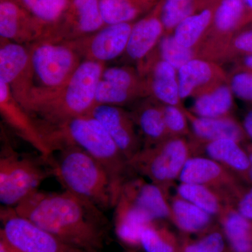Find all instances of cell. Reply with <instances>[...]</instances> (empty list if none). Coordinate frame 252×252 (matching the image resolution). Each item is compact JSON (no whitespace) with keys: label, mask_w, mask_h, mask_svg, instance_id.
<instances>
[{"label":"cell","mask_w":252,"mask_h":252,"mask_svg":"<svg viewBox=\"0 0 252 252\" xmlns=\"http://www.w3.org/2000/svg\"><path fill=\"white\" fill-rule=\"evenodd\" d=\"M14 209L20 216L71 246L88 252L103 248L105 236L100 210L67 190H36Z\"/></svg>","instance_id":"obj_1"},{"label":"cell","mask_w":252,"mask_h":252,"mask_svg":"<svg viewBox=\"0 0 252 252\" xmlns=\"http://www.w3.org/2000/svg\"><path fill=\"white\" fill-rule=\"evenodd\" d=\"M105 68L104 63L83 61L64 85L54 89L35 86L23 108L48 124L88 115L94 106L96 89Z\"/></svg>","instance_id":"obj_2"},{"label":"cell","mask_w":252,"mask_h":252,"mask_svg":"<svg viewBox=\"0 0 252 252\" xmlns=\"http://www.w3.org/2000/svg\"><path fill=\"white\" fill-rule=\"evenodd\" d=\"M35 121L53 152L60 146L72 144L84 149L98 160L110 176L119 198L124 182L135 173L107 131L97 119L88 114L58 124Z\"/></svg>","instance_id":"obj_3"},{"label":"cell","mask_w":252,"mask_h":252,"mask_svg":"<svg viewBox=\"0 0 252 252\" xmlns=\"http://www.w3.org/2000/svg\"><path fill=\"white\" fill-rule=\"evenodd\" d=\"M48 163L64 190L100 210L118 200L110 176L103 165L84 149L64 144L55 149Z\"/></svg>","instance_id":"obj_4"},{"label":"cell","mask_w":252,"mask_h":252,"mask_svg":"<svg viewBox=\"0 0 252 252\" xmlns=\"http://www.w3.org/2000/svg\"><path fill=\"white\" fill-rule=\"evenodd\" d=\"M192 157L190 142L184 137H169L157 145L143 147L128 164L135 174L148 179L169 197L170 189Z\"/></svg>","instance_id":"obj_5"},{"label":"cell","mask_w":252,"mask_h":252,"mask_svg":"<svg viewBox=\"0 0 252 252\" xmlns=\"http://www.w3.org/2000/svg\"><path fill=\"white\" fill-rule=\"evenodd\" d=\"M44 159L21 155L4 144L0 156V201L4 207H14L38 190L41 184L53 175Z\"/></svg>","instance_id":"obj_6"},{"label":"cell","mask_w":252,"mask_h":252,"mask_svg":"<svg viewBox=\"0 0 252 252\" xmlns=\"http://www.w3.org/2000/svg\"><path fill=\"white\" fill-rule=\"evenodd\" d=\"M36 86L54 89L67 82L82 60L64 42L39 40L28 45Z\"/></svg>","instance_id":"obj_7"},{"label":"cell","mask_w":252,"mask_h":252,"mask_svg":"<svg viewBox=\"0 0 252 252\" xmlns=\"http://www.w3.org/2000/svg\"><path fill=\"white\" fill-rule=\"evenodd\" d=\"M0 238L14 252H88L64 243L34 222L20 216L14 207H1Z\"/></svg>","instance_id":"obj_8"},{"label":"cell","mask_w":252,"mask_h":252,"mask_svg":"<svg viewBox=\"0 0 252 252\" xmlns=\"http://www.w3.org/2000/svg\"><path fill=\"white\" fill-rule=\"evenodd\" d=\"M179 181L208 187L220 193L227 205L233 206L239 194L248 185L218 162L203 156L189 159Z\"/></svg>","instance_id":"obj_9"},{"label":"cell","mask_w":252,"mask_h":252,"mask_svg":"<svg viewBox=\"0 0 252 252\" xmlns=\"http://www.w3.org/2000/svg\"><path fill=\"white\" fill-rule=\"evenodd\" d=\"M0 81L7 84L23 107L35 87L34 71L28 46L0 39Z\"/></svg>","instance_id":"obj_10"},{"label":"cell","mask_w":252,"mask_h":252,"mask_svg":"<svg viewBox=\"0 0 252 252\" xmlns=\"http://www.w3.org/2000/svg\"><path fill=\"white\" fill-rule=\"evenodd\" d=\"M133 25L134 23L107 25L89 35L64 42L82 61L108 62L126 52Z\"/></svg>","instance_id":"obj_11"},{"label":"cell","mask_w":252,"mask_h":252,"mask_svg":"<svg viewBox=\"0 0 252 252\" xmlns=\"http://www.w3.org/2000/svg\"><path fill=\"white\" fill-rule=\"evenodd\" d=\"M100 0H70L62 19L48 30L41 40L64 42L92 34L105 26Z\"/></svg>","instance_id":"obj_12"},{"label":"cell","mask_w":252,"mask_h":252,"mask_svg":"<svg viewBox=\"0 0 252 252\" xmlns=\"http://www.w3.org/2000/svg\"><path fill=\"white\" fill-rule=\"evenodd\" d=\"M0 114L1 119L23 140L36 149L49 162L52 149L44 140L35 120L16 100L7 84L0 81Z\"/></svg>","instance_id":"obj_13"},{"label":"cell","mask_w":252,"mask_h":252,"mask_svg":"<svg viewBox=\"0 0 252 252\" xmlns=\"http://www.w3.org/2000/svg\"><path fill=\"white\" fill-rule=\"evenodd\" d=\"M89 115L103 126L127 161L142 149L130 113L119 106L97 104Z\"/></svg>","instance_id":"obj_14"},{"label":"cell","mask_w":252,"mask_h":252,"mask_svg":"<svg viewBox=\"0 0 252 252\" xmlns=\"http://www.w3.org/2000/svg\"><path fill=\"white\" fill-rule=\"evenodd\" d=\"M46 28L14 0L0 1V38L30 45L41 40Z\"/></svg>","instance_id":"obj_15"},{"label":"cell","mask_w":252,"mask_h":252,"mask_svg":"<svg viewBox=\"0 0 252 252\" xmlns=\"http://www.w3.org/2000/svg\"><path fill=\"white\" fill-rule=\"evenodd\" d=\"M119 195L127 199L154 221L170 220L169 197L158 187L144 180L142 176L135 175L127 179L123 185Z\"/></svg>","instance_id":"obj_16"},{"label":"cell","mask_w":252,"mask_h":252,"mask_svg":"<svg viewBox=\"0 0 252 252\" xmlns=\"http://www.w3.org/2000/svg\"><path fill=\"white\" fill-rule=\"evenodd\" d=\"M190 142L193 157L203 156L210 158L234 174L244 183L251 185L250 157L246 149L241 144L230 139L202 144Z\"/></svg>","instance_id":"obj_17"},{"label":"cell","mask_w":252,"mask_h":252,"mask_svg":"<svg viewBox=\"0 0 252 252\" xmlns=\"http://www.w3.org/2000/svg\"><path fill=\"white\" fill-rule=\"evenodd\" d=\"M162 0L144 18L134 23L126 53L133 61L144 59L157 44L165 31L160 18Z\"/></svg>","instance_id":"obj_18"},{"label":"cell","mask_w":252,"mask_h":252,"mask_svg":"<svg viewBox=\"0 0 252 252\" xmlns=\"http://www.w3.org/2000/svg\"><path fill=\"white\" fill-rule=\"evenodd\" d=\"M191 126L195 144H202L224 139L243 144L248 140L243 124L230 117L204 118L186 112Z\"/></svg>","instance_id":"obj_19"},{"label":"cell","mask_w":252,"mask_h":252,"mask_svg":"<svg viewBox=\"0 0 252 252\" xmlns=\"http://www.w3.org/2000/svg\"><path fill=\"white\" fill-rule=\"evenodd\" d=\"M114 220L118 238L123 243L132 247L141 246V237L144 230L154 221L121 195L114 206Z\"/></svg>","instance_id":"obj_20"},{"label":"cell","mask_w":252,"mask_h":252,"mask_svg":"<svg viewBox=\"0 0 252 252\" xmlns=\"http://www.w3.org/2000/svg\"><path fill=\"white\" fill-rule=\"evenodd\" d=\"M230 252L252 251V220H248L233 205H225L217 216Z\"/></svg>","instance_id":"obj_21"},{"label":"cell","mask_w":252,"mask_h":252,"mask_svg":"<svg viewBox=\"0 0 252 252\" xmlns=\"http://www.w3.org/2000/svg\"><path fill=\"white\" fill-rule=\"evenodd\" d=\"M169 202L170 220L184 234H200L214 225L213 216L177 194Z\"/></svg>","instance_id":"obj_22"},{"label":"cell","mask_w":252,"mask_h":252,"mask_svg":"<svg viewBox=\"0 0 252 252\" xmlns=\"http://www.w3.org/2000/svg\"><path fill=\"white\" fill-rule=\"evenodd\" d=\"M220 0H206L201 9L184 20L174 30L173 36L181 45H195L207 28L212 25L214 15Z\"/></svg>","instance_id":"obj_23"},{"label":"cell","mask_w":252,"mask_h":252,"mask_svg":"<svg viewBox=\"0 0 252 252\" xmlns=\"http://www.w3.org/2000/svg\"><path fill=\"white\" fill-rule=\"evenodd\" d=\"M135 125L144 137L145 146L152 147L168 139L162 107L146 103L130 113Z\"/></svg>","instance_id":"obj_24"},{"label":"cell","mask_w":252,"mask_h":252,"mask_svg":"<svg viewBox=\"0 0 252 252\" xmlns=\"http://www.w3.org/2000/svg\"><path fill=\"white\" fill-rule=\"evenodd\" d=\"M160 0H100V10L106 26L132 23L149 12Z\"/></svg>","instance_id":"obj_25"},{"label":"cell","mask_w":252,"mask_h":252,"mask_svg":"<svg viewBox=\"0 0 252 252\" xmlns=\"http://www.w3.org/2000/svg\"><path fill=\"white\" fill-rule=\"evenodd\" d=\"M149 88L154 97L165 105L179 107L181 97L177 69L168 63L161 60L154 65Z\"/></svg>","instance_id":"obj_26"},{"label":"cell","mask_w":252,"mask_h":252,"mask_svg":"<svg viewBox=\"0 0 252 252\" xmlns=\"http://www.w3.org/2000/svg\"><path fill=\"white\" fill-rule=\"evenodd\" d=\"M233 104V92L230 88L220 86L212 92L199 96L194 102L193 110L197 117H228Z\"/></svg>","instance_id":"obj_27"},{"label":"cell","mask_w":252,"mask_h":252,"mask_svg":"<svg viewBox=\"0 0 252 252\" xmlns=\"http://www.w3.org/2000/svg\"><path fill=\"white\" fill-rule=\"evenodd\" d=\"M177 194L214 217H217L227 205L220 193L197 184L180 182L177 188Z\"/></svg>","instance_id":"obj_28"},{"label":"cell","mask_w":252,"mask_h":252,"mask_svg":"<svg viewBox=\"0 0 252 252\" xmlns=\"http://www.w3.org/2000/svg\"><path fill=\"white\" fill-rule=\"evenodd\" d=\"M177 71L181 99L187 98L195 89L210 82L213 75L211 65L200 59L190 60Z\"/></svg>","instance_id":"obj_29"},{"label":"cell","mask_w":252,"mask_h":252,"mask_svg":"<svg viewBox=\"0 0 252 252\" xmlns=\"http://www.w3.org/2000/svg\"><path fill=\"white\" fill-rule=\"evenodd\" d=\"M48 30L56 26L65 14L70 0H14ZM46 33V32H45Z\"/></svg>","instance_id":"obj_30"},{"label":"cell","mask_w":252,"mask_h":252,"mask_svg":"<svg viewBox=\"0 0 252 252\" xmlns=\"http://www.w3.org/2000/svg\"><path fill=\"white\" fill-rule=\"evenodd\" d=\"M248 23L244 0H220L214 15V28L220 32L234 31Z\"/></svg>","instance_id":"obj_31"},{"label":"cell","mask_w":252,"mask_h":252,"mask_svg":"<svg viewBox=\"0 0 252 252\" xmlns=\"http://www.w3.org/2000/svg\"><path fill=\"white\" fill-rule=\"evenodd\" d=\"M158 221L146 227L141 237V246L146 252H179L180 242L177 237Z\"/></svg>","instance_id":"obj_32"},{"label":"cell","mask_w":252,"mask_h":252,"mask_svg":"<svg viewBox=\"0 0 252 252\" xmlns=\"http://www.w3.org/2000/svg\"><path fill=\"white\" fill-rule=\"evenodd\" d=\"M198 238H184L179 252H227L226 240L220 225H212Z\"/></svg>","instance_id":"obj_33"},{"label":"cell","mask_w":252,"mask_h":252,"mask_svg":"<svg viewBox=\"0 0 252 252\" xmlns=\"http://www.w3.org/2000/svg\"><path fill=\"white\" fill-rule=\"evenodd\" d=\"M206 0H162L160 18L166 31L175 30L181 22L201 9Z\"/></svg>","instance_id":"obj_34"},{"label":"cell","mask_w":252,"mask_h":252,"mask_svg":"<svg viewBox=\"0 0 252 252\" xmlns=\"http://www.w3.org/2000/svg\"><path fill=\"white\" fill-rule=\"evenodd\" d=\"M132 91L126 90L109 81L100 79L96 89L94 106L97 104L120 106L138 97Z\"/></svg>","instance_id":"obj_35"},{"label":"cell","mask_w":252,"mask_h":252,"mask_svg":"<svg viewBox=\"0 0 252 252\" xmlns=\"http://www.w3.org/2000/svg\"><path fill=\"white\" fill-rule=\"evenodd\" d=\"M159 49L162 61L168 63L177 70L193 59L192 49L181 45L173 35L164 36L160 41Z\"/></svg>","instance_id":"obj_36"},{"label":"cell","mask_w":252,"mask_h":252,"mask_svg":"<svg viewBox=\"0 0 252 252\" xmlns=\"http://www.w3.org/2000/svg\"><path fill=\"white\" fill-rule=\"evenodd\" d=\"M162 112L169 137H183L189 133L188 118L178 106L164 105Z\"/></svg>","instance_id":"obj_37"},{"label":"cell","mask_w":252,"mask_h":252,"mask_svg":"<svg viewBox=\"0 0 252 252\" xmlns=\"http://www.w3.org/2000/svg\"><path fill=\"white\" fill-rule=\"evenodd\" d=\"M230 88L238 98L252 103V71L245 69L234 74Z\"/></svg>","instance_id":"obj_38"},{"label":"cell","mask_w":252,"mask_h":252,"mask_svg":"<svg viewBox=\"0 0 252 252\" xmlns=\"http://www.w3.org/2000/svg\"><path fill=\"white\" fill-rule=\"evenodd\" d=\"M234 207L244 217L252 220V185L244 187L235 200Z\"/></svg>","instance_id":"obj_39"},{"label":"cell","mask_w":252,"mask_h":252,"mask_svg":"<svg viewBox=\"0 0 252 252\" xmlns=\"http://www.w3.org/2000/svg\"><path fill=\"white\" fill-rule=\"evenodd\" d=\"M235 49L240 52L252 56V29L240 33L234 40Z\"/></svg>","instance_id":"obj_40"},{"label":"cell","mask_w":252,"mask_h":252,"mask_svg":"<svg viewBox=\"0 0 252 252\" xmlns=\"http://www.w3.org/2000/svg\"><path fill=\"white\" fill-rule=\"evenodd\" d=\"M243 126L249 139L252 141V109L245 116Z\"/></svg>","instance_id":"obj_41"},{"label":"cell","mask_w":252,"mask_h":252,"mask_svg":"<svg viewBox=\"0 0 252 252\" xmlns=\"http://www.w3.org/2000/svg\"><path fill=\"white\" fill-rule=\"evenodd\" d=\"M245 149H246L247 152H248L249 157H250V182L252 185V142L251 143L247 144L245 145Z\"/></svg>","instance_id":"obj_42"},{"label":"cell","mask_w":252,"mask_h":252,"mask_svg":"<svg viewBox=\"0 0 252 252\" xmlns=\"http://www.w3.org/2000/svg\"><path fill=\"white\" fill-rule=\"evenodd\" d=\"M247 9V18L248 22L252 21V0H244Z\"/></svg>","instance_id":"obj_43"},{"label":"cell","mask_w":252,"mask_h":252,"mask_svg":"<svg viewBox=\"0 0 252 252\" xmlns=\"http://www.w3.org/2000/svg\"><path fill=\"white\" fill-rule=\"evenodd\" d=\"M245 69L252 71V56H246L243 59Z\"/></svg>","instance_id":"obj_44"},{"label":"cell","mask_w":252,"mask_h":252,"mask_svg":"<svg viewBox=\"0 0 252 252\" xmlns=\"http://www.w3.org/2000/svg\"></svg>","instance_id":"obj_45"}]
</instances>
